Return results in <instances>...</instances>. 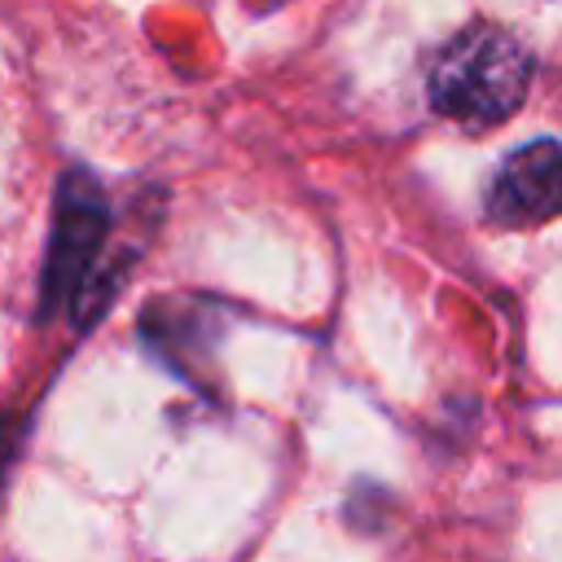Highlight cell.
I'll return each mask as SVG.
<instances>
[{
  "instance_id": "4",
  "label": "cell",
  "mask_w": 562,
  "mask_h": 562,
  "mask_svg": "<svg viewBox=\"0 0 562 562\" xmlns=\"http://www.w3.org/2000/svg\"><path fill=\"white\" fill-rule=\"evenodd\" d=\"M4 452H9V443H0V474H4Z\"/></svg>"
},
{
  "instance_id": "3",
  "label": "cell",
  "mask_w": 562,
  "mask_h": 562,
  "mask_svg": "<svg viewBox=\"0 0 562 562\" xmlns=\"http://www.w3.org/2000/svg\"><path fill=\"white\" fill-rule=\"evenodd\" d=\"M562 215V140H531L514 149L487 184V220L531 228Z\"/></svg>"
},
{
  "instance_id": "2",
  "label": "cell",
  "mask_w": 562,
  "mask_h": 562,
  "mask_svg": "<svg viewBox=\"0 0 562 562\" xmlns=\"http://www.w3.org/2000/svg\"><path fill=\"white\" fill-rule=\"evenodd\" d=\"M105 198L88 171H66L53 198V246L44 263V312L75 299L97 263V250L105 241Z\"/></svg>"
},
{
  "instance_id": "1",
  "label": "cell",
  "mask_w": 562,
  "mask_h": 562,
  "mask_svg": "<svg viewBox=\"0 0 562 562\" xmlns=\"http://www.w3.org/2000/svg\"><path fill=\"white\" fill-rule=\"evenodd\" d=\"M531 53L492 22H470L430 61L426 97L430 105L465 127H496L527 101Z\"/></svg>"
}]
</instances>
